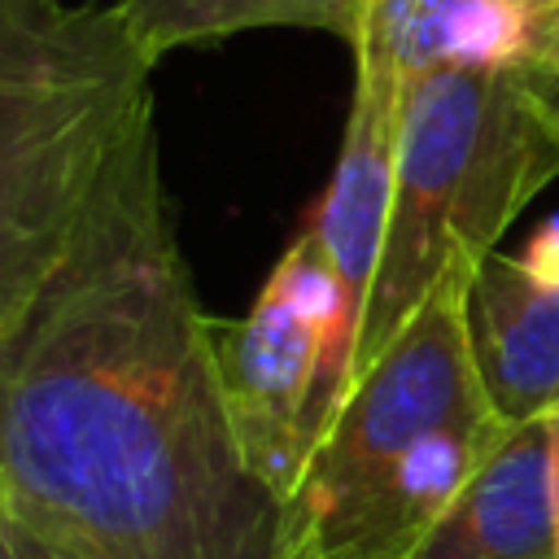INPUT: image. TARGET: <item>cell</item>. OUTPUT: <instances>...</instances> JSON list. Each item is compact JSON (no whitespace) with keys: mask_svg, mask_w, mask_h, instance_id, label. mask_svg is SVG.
<instances>
[{"mask_svg":"<svg viewBox=\"0 0 559 559\" xmlns=\"http://www.w3.org/2000/svg\"><path fill=\"white\" fill-rule=\"evenodd\" d=\"M122 4L0 0V336L61 266L109 162L153 114Z\"/></svg>","mask_w":559,"mask_h":559,"instance_id":"277c9868","label":"cell"},{"mask_svg":"<svg viewBox=\"0 0 559 559\" xmlns=\"http://www.w3.org/2000/svg\"><path fill=\"white\" fill-rule=\"evenodd\" d=\"M528 9V48L524 66L559 83V0H524Z\"/></svg>","mask_w":559,"mask_h":559,"instance_id":"8fae6325","label":"cell"},{"mask_svg":"<svg viewBox=\"0 0 559 559\" xmlns=\"http://www.w3.org/2000/svg\"><path fill=\"white\" fill-rule=\"evenodd\" d=\"M210 336L236 441L284 511L345 397L358 345V319L310 227L284 249L253 310L236 323L210 319Z\"/></svg>","mask_w":559,"mask_h":559,"instance_id":"5b68a950","label":"cell"},{"mask_svg":"<svg viewBox=\"0 0 559 559\" xmlns=\"http://www.w3.org/2000/svg\"><path fill=\"white\" fill-rule=\"evenodd\" d=\"M411 559H559L550 419L507 428Z\"/></svg>","mask_w":559,"mask_h":559,"instance_id":"52a82bcc","label":"cell"},{"mask_svg":"<svg viewBox=\"0 0 559 559\" xmlns=\"http://www.w3.org/2000/svg\"><path fill=\"white\" fill-rule=\"evenodd\" d=\"M472 271H454L345 389L284 511L280 559H411L507 424L472 345Z\"/></svg>","mask_w":559,"mask_h":559,"instance_id":"7a4b0ae2","label":"cell"},{"mask_svg":"<svg viewBox=\"0 0 559 559\" xmlns=\"http://www.w3.org/2000/svg\"><path fill=\"white\" fill-rule=\"evenodd\" d=\"M0 511L48 559H280L227 411L153 114L0 336Z\"/></svg>","mask_w":559,"mask_h":559,"instance_id":"6da1fadb","label":"cell"},{"mask_svg":"<svg viewBox=\"0 0 559 559\" xmlns=\"http://www.w3.org/2000/svg\"><path fill=\"white\" fill-rule=\"evenodd\" d=\"M354 70L402 92L432 70L524 66V0H362L354 26Z\"/></svg>","mask_w":559,"mask_h":559,"instance_id":"9c48e42d","label":"cell"},{"mask_svg":"<svg viewBox=\"0 0 559 559\" xmlns=\"http://www.w3.org/2000/svg\"><path fill=\"white\" fill-rule=\"evenodd\" d=\"M550 432H555V511H559V419H550Z\"/></svg>","mask_w":559,"mask_h":559,"instance_id":"4fadbf2b","label":"cell"},{"mask_svg":"<svg viewBox=\"0 0 559 559\" xmlns=\"http://www.w3.org/2000/svg\"><path fill=\"white\" fill-rule=\"evenodd\" d=\"M555 179L559 83L533 66L432 70L415 79L402 92L389 231L349 384L454 271H476L498 253V236Z\"/></svg>","mask_w":559,"mask_h":559,"instance_id":"3957f363","label":"cell"},{"mask_svg":"<svg viewBox=\"0 0 559 559\" xmlns=\"http://www.w3.org/2000/svg\"><path fill=\"white\" fill-rule=\"evenodd\" d=\"M140 48L157 61L162 52L214 44L262 26H310L354 39L362 0H118Z\"/></svg>","mask_w":559,"mask_h":559,"instance_id":"30bf717a","label":"cell"},{"mask_svg":"<svg viewBox=\"0 0 559 559\" xmlns=\"http://www.w3.org/2000/svg\"><path fill=\"white\" fill-rule=\"evenodd\" d=\"M397 114H402V87L380 74L354 70V105L345 118V140H341L332 179L306 223L323 245L358 328H362V310H367L384 231H389Z\"/></svg>","mask_w":559,"mask_h":559,"instance_id":"ba28073f","label":"cell"},{"mask_svg":"<svg viewBox=\"0 0 559 559\" xmlns=\"http://www.w3.org/2000/svg\"><path fill=\"white\" fill-rule=\"evenodd\" d=\"M463 319L493 415L507 428L559 419V280L489 253L467 280Z\"/></svg>","mask_w":559,"mask_h":559,"instance_id":"8992f818","label":"cell"},{"mask_svg":"<svg viewBox=\"0 0 559 559\" xmlns=\"http://www.w3.org/2000/svg\"><path fill=\"white\" fill-rule=\"evenodd\" d=\"M0 559H48V555L0 511Z\"/></svg>","mask_w":559,"mask_h":559,"instance_id":"7c38bea8","label":"cell"}]
</instances>
